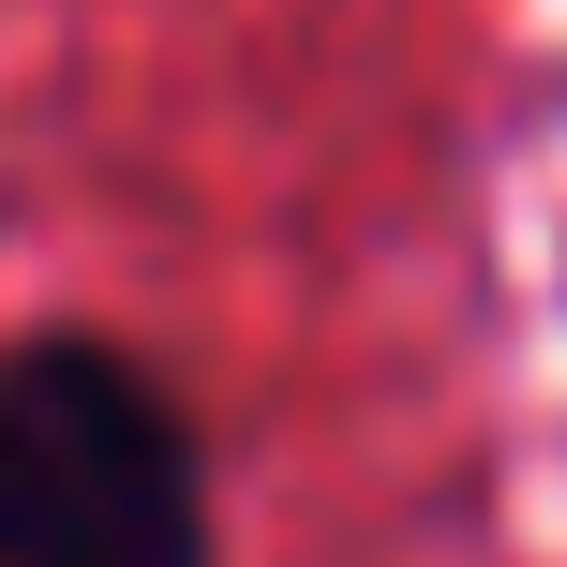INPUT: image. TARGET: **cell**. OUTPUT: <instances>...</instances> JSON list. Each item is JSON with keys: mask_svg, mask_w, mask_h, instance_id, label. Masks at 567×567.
Returning <instances> with one entry per match:
<instances>
[{"mask_svg": "<svg viewBox=\"0 0 567 567\" xmlns=\"http://www.w3.org/2000/svg\"><path fill=\"white\" fill-rule=\"evenodd\" d=\"M0 567H209L195 419L120 343L0 359Z\"/></svg>", "mask_w": 567, "mask_h": 567, "instance_id": "obj_1", "label": "cell"}]
</instances>
